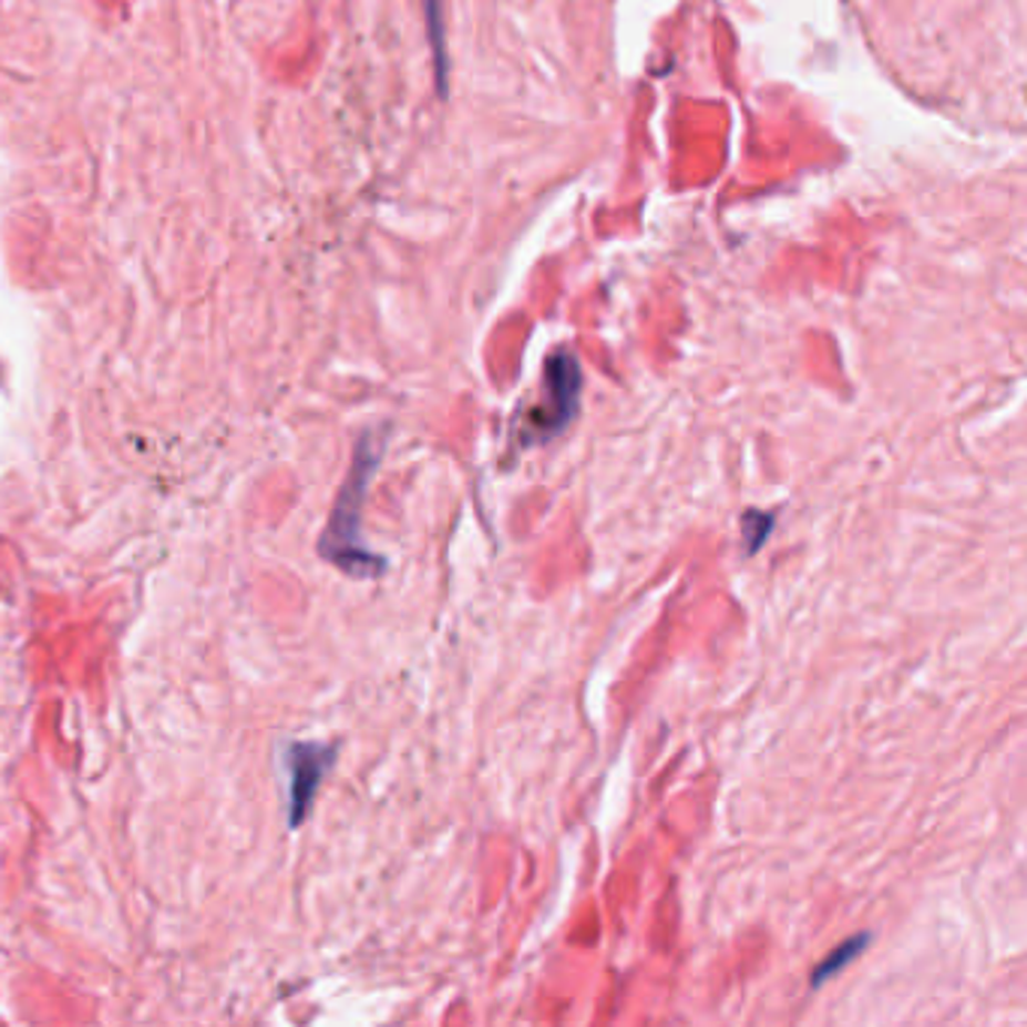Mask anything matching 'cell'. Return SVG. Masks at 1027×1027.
Wrapping results in <instances>:
<instances>
[{"label":"cell","instance_id":"3","mask_svg":"<svg viewBox=\"0 0 1027 1027\" xmlns=\"http://www.w3.org/2000/svg\"><path fill=\"white\" fill-rule=\"evenodd\" d=\"M338 744H322V741H292L287 748L289 769V829H299L311 817L314 799L320 792L322 778L332 771Z\"/></svg>","mask_w":1027,"mask_h":1027},{"label":"cell","instance_id":"5","mask_svg":"<svg viewBox=\"0 0 1027 1027\" xmlns=\"http://www.w3.org/2000/svg\"><path fill=\"white\" fill-rule=\"evenodd\" d=\"M771 531H774V515L760 513V510H748L741 515V540H744V555H757L766 543H769Z\"/></svg>","mask_w":1027,"mask_h":1027},{"label":"cell","instance_id":"4","mask_svg":"<svg viewBox=\"0 0 1027 1027\" xmlns=\"http://www.w3.org/2000/svg\"><path fill=\"white\" fill-rule=\"evenodd\" d=\"M867 943H871V934H856V937H846L841 946H835L832 953L825 955L823 962L813 967V974H811L813 988H820V985H825L829 979H835L841 970H846L850 964L856 962L859 955L865 953Z\"/></svg>","mask_w":1027,"mask_h":1027},{"label":"cell","instance_id":"6","mask_svg":"<svg viewBox=\"0 0 1027 1027\" xmlns=\"http://www.w3.org/2000/svg\"><path fill=\"white\" fill-rule=\"evenodd\" d=\"M425 10H429V28H431V40H434V58H438V82L443 88V73H446V64H443V43H440V0H425Z\"/></svg>","mask_w":1027,"mask_h":1027},{"label":"cell","instance_id":"2","mask_svg":"<svg viewBox=\"0 0 1027 1027\" xmlns=\"http://www.w3.org/2000/svg\"><path fill=\"white\" fill-rule=\"evenodd\" d=\"M543 404L527 410L525 425H522V443H548L557 434H564L567 425L578 413V398H582V368L569 350H557L546 359L543 368Z\"/></svg>","mask_w":1027,"mask_h":1027},{"label":"cell","instance_id":"1","mask_svg":"<svg viewBox=\"0 0 1027 1027\" xmlns=\"http://www.w3.org/2000/svg\"><path fill=\"white\" fill-rule=\"evenodd\" d=\"M383 459V438L377 431H364L356 443L353 464L343 480L335 510L329 515V525L322 531L317 552L322 561L353 578H374L386 569V561L364 548L362 540V506L368 485L374 480L377 464Z\"/></svg>","mask_w":1027,"mask_h":1027}]
</instances>
